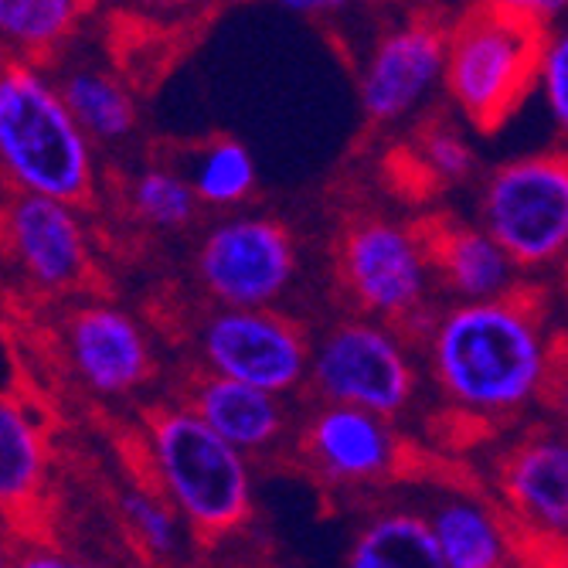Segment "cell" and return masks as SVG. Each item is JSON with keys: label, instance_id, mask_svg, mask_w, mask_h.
<instances>
[{"label": "cell", "instance_id": "cell-1", "mask_svg": "<svg viewBox=\"0 0 568 568\" xmlns=\"http://www.w3.org/2000/svg\"><path fill=\"white\" fill-rule=\"evenodd\" d=\"M565 337L548 327L531 286L449 303L423 341L429 378L467 419L507 423L548 402Z\"/></svg>", "mask_w": 568, "mask_h": 568}, {"label": "cell", "instance_id": "cell-2", "mask_svg": "<svg viewBox=\"0 0 568 568\" xmlns=\"http://www.w3.org/2000/svg\"><path fill=\"white\" fill-rule=\"evenodd\" d=\"M140 453L146 484L184 514L201 545L245 528L252 514V456L219 436L187 402L150 412Z\"/></svg>", "mask_w": 568, "mask_h": 568}, {"label": "cell", "instance_id": "cell-3", "mask_svg": "<svg viewBox=\"0 0 568 568\" xmlns=\"http://www.w3.org/2000/svg\"><path fill=\"white\" fill-rule=\"evenodd\" d=\"M0 164L11 191L85 204L95 191L92 136L38 62L11 59L0 75Z\"/></svg>", "mask_w": 568, "mask_h": 568}, {"label": "cell", "instance_id": "cell-4", "mask_svg": "<svg viewBox=\"0 0 568 568\" xmlns=\"http://www.w3.org/2000/svg\"><path fill=\"white\" fill-rule=\"evenodd\" d=\"M541 38V28L507 14L494 0L446 28L443 89L474 130L494 133L535 92Z\"/></svg>", "mask_w": 568, "mask_h": 568}, {"label": "cell", "instance_id": "cell-5", "mask_svg": "<svg viewBox=\"0 0 568 568\" xmlns=\"http://www.w3.org/2000/svg\"><path fill=\"white\" fill-rule=\"evenodd\" d=\"M337 276L357 314L398 324L412 344H423L436 317L429 296L436 270L426 229L382 215H365L337 242Z\"/></svg>", "mask_w": 568, "mask_h": 568}, {"label": "cell", "instance_id": "cell-6", "mask_svg": "<svg viewBox=\"0 0 568 568\" xmlns=\"http://www.w3.org/2000/svg\"><path fill=\"white\" fill-rule=\"evenodd\" d=\"M310 392L398 419L419 392L412 341L398 324L357 314L321 334L310 354Z\"/></svg>", "mask_w": 568, "mask_h": 568}, {"label": "cell", "instance_id": "cell-7", "mask_svg": "<svg viewBox=\"0 0 568 568\" xmlns=\"http://www.w3.org/2000/svg\"><path fill=\"white\" fill-rule=\"evenodd\" d=\"M477 219L525 273L561 266L568 260V146L494 168L477 197Z\"/></svg>", "mask_w": 568, "mask_h": 568}, {"label": "cell", "instance_id": "cell-8", "mask_svg": "<svg viewBox=\"0 0 568 568\" xmlns=\"http://www.w3.org/2000/svg\"><path fill=\"white\" fill-rule=\"evenodd\" d=\"M201 372L239 378L293 395L310 378V354L303 327L276 314L273 306H219L197 324Z\"/></svg>", "mask_w": 568, "mask_h": 568}, {"label": "cell", "instance_id": "cell-9", "mask_svg": "<svg viewBox=\"0 0 568 568\" xmlns=\"http://www.w3.org/2000/svg\"><path fill=\"white\" fill-rule=\"evenodd\" d=\"M194 270L219 306H273L296 280V245L276 219L232 215L204 232Z\"/></svg>", "mask_w": 568, "mask_h": 568}, {"label": "cell", "instance_id": "cell-10", "mask_svg": "<svg viewBox=\"0 0 568 568\" xmlns=\"http://www.w3.org/2000/svg\"><path fill=\"white\" fill-rule=\"evenodd\" d=\"M494 494L528 551L568 555V429L551 419L514 439L494 463Z\"/></svg>", "mask_w": 568, "mask_h": 568}, {"label": "cell", "instance_id": "cell-11", "mask_svg": "<svg viewBox=\"0 0 568 568\" xmlns=\"http://www.w3.org/2000/svg\"><path fill=\"white\" fill-rule=\"evenodd\" d=\"M82 204L11 191L4 209L8 255L18 276L38 296H62L85 283L92 270V245Z\"/></svg>", "mask_w": 568, "mask_h": 568}, {"label": "cell", "instance_id": "cell-12", "mask_svg": "<svg viewBox=\"0 0 568 568\" xmlns=\"http://www.w3.org/2000/svg\"><path fill=\"white\" fill-rule=\"evenodd\" d=\"M300 456L327 487H378L402 470V439L388 416L344 402H321L300 433Z\"/></svg>", "mask_w": 568, "mask_h": 568}, {"label": "cell", "instance_id": "cell-13", "mask_svg": "<svg viewBox=\"0 0 568 568\" xmlns=\"http://www.w3.org/2000/svg\"><path fill=\"white\" fill-rule=\"evenodd\" d=\"M446 75V28L416 18L385 31L361 65V110L378 126L408 120L443 85Z\"/></svg>", "mask_w": 568, "mask_h": 568}, {"label": "cell", "instance_id": "cell-14", "mask_svg": "<svg viewBox=\"0 0 568 568\" xmlns=\"http://www.w3.org/2000/svg\"><path fill=\"white\" fill-rule=\"evenodd\" d=\"M65 361L75 382L99 398H126L153 375V351L136 317L113 303H89L65 321Z\"/></svg>", "mask_w": 568, "mask_h": 568}, {"label": "cell", "instance_id": "cell-15", "mask_svg": "<svg viewBox=\"0 0 568 568\" xmlns=\"http://www.w3.org/2000/svg\"><path fill=\"white\" fill-rule=\"evenodd\" d=\"M443 568H504L525 561L521 531L497 497L449 490L426 510Z\"/></svg>", "mask_w": 568, "mask_h": 568}, {"label": "cell", "instance_id": "cell-16", "mask_svg": "<svg viewBox=\"0 0 568 568\" xmlns=\"http://www.w3.org/2000/svg\"><path fill=\"white\" fill-rule=\"evenodd\" d=\"M426 242L436 286L453 303L494 300L525 286V266L480 222H433L426 225Z\"/></svg>", "mask_w": 568, "mask_h": 568}, {"label": "cell", "instance_id": "cell-17", "mask_svg": "<svg viewBox=\"0 0 568 568\" xmlns=\"http://www.w3.org/2000/svg\"><path fill=\"white\" fill-rule=\"evenodd\" d=\"M283 398L286 395L212 372L194 375L184 392V402L197 416L245 456H270L283 443L290 423Z\"/></svg>", "mask_w": 568, "mask_h": 568}, {"label": "cell", "instance_id": "cell-18", "mask_svg": "<svg viewBox=\"0 0 568 568\" xmlns=\"http://www.w3.org/2000/svg\"><path fill=\"white\" fill-rule=\"evenodd\" d=\"M351 568H443L433 525L423 510L388 507L365 521L347 551Z\"/></svg>", "mask_w": 568, "mask_h": 568}, {"label": "cell", "instance_id": "cell-19", "mask_svg": "<svg viewBox=\"0 0 568 568\" xmlns=\"http://www.w3.org/2000/svg\"><path fill=\"white\" fill-rule=\"evenodd\" d=\"M48 470V446H44V429L28 412L24 402L4 398L0 405V500L4 510H24Z\"/></svg>", "mask_w": 568, "mask_h": 568}, {"label": "cell", "instance_id": "cell-20", "mask_svg": "<svg viewBox=\"0 0 568 568\" xmlns=\"http://www.w3.org/2000/svg\"><path fill=\"white\" fill-rule=\"evenodd\" d=\"M59 89L92 143H120L136 130V99L116 75L79 65L59 79Z\"/></svg>", "mask_w": 568, "mask_h": 568}, {"label": "cell", "instance_id": "cell-21", "mask_svg": "<svg viewBox=\"0 0 568 568\" xmlns=\"http://www.w3.org/2000/svg\"><path fill=\"white\" fill-rule=\"evenodd\" d=\"M89 0H0V34L11 59L44 62L69 41Z\"/></svg>", "mask_w": 568, "mask_h": 568}, {"label": "cell", "instance_id": "cell-22", "mask_svg": "<svg viewBox=\"0 0 568 568\" xmlns=\"http://www.w3.org/2000/svg\"><path fill=\"white\" fill-rule=\"evenodd\" d=\"M184 174L209 209H239L255 191V161L248 146L232 136L204 140L187 158Z\"/></svg>", "mask_w": 568, "mask_h": 568}, {"label": "cell", "instance_id": "cell-23", "mask_svg": "<svg viewBox=\"0 0 568 568\" xmlns=\"http://www.w3.org/2000/svg\"><path fill=\"white\" fill-rule=\"evenodd\" d=\"M120 521L130 535V541L153 561H168V558H181L187 555L184 548L194 538L191 525L184 521V514L153 487H130L120 494Z\"/></svg>", "mask_w": 568, "mask_h": 568}, {"label": "cell", "instance_id": "cell-24", "mask_svg": "<svg viewBox=\"0 0 568 568\" xmlns=\"http://www.w3.org/2000/svg\"><path fill=\"white\" fill-rule=\"evenodd\" d=\"M130 212L158 232H181L197 215V194L187 181V174H178L171 168H143L126 191Z\"/></svg>", "mask_w": 568, "mask_h": 568}, {"label": "cell", "instance_id": "cell-25", "mask_svg": "<svg viewBox=\"0 0 568 568\" xmlns=\"http://www.w3.org/2000/svg\"><path fill=\"white\" fill-rule=\"evenodd\" d=\"M535 92L545 102L551 126L568 143V24H555L541 38Z\"/></svg>", "mask_w": 568, "mask_h": 568}, {"label": "cell", "instance_id": "cell-26", "mask_svg": "<svg viewBox=\"0 0 568 568\" xmlns=\"http://www.w3.org/2000/svg\"><path fill=\"white\" fill-rule=\"evenodd\" d=\"M419 164L439 184H459L474 174V150L453 126H433L423 133Z\"/></svg>", "mask_w": 568, "mask_h": 568}, {"label": "cell", "instance_id": "cell-27", "mask_svg": "<svg viewBox=\"0 0 568 568\" xmlns=\"http://www.w3.org/2000/svg\"><path fill=\"white\" fill-rule=\"evenodd\" d=\"M494 4L541 31L555 28L568 14V0H494Z\"/></svg>", "mask_w": 568, "mask_h": 568}, {"label": "cell", "instance_id": "cell-28", "mask_svg": "<svg viewBox=\"0 0 568 568\" xmlns=\"http://www.w3.org/2000/svg\"><path fill=\"white\" fill-rule=\"evenodd\" d=\"M283 11L300 14V18H334L344 14L357 4H368V0H273Z\"/></svg>", "mask_w": 568, "mask_h": 568}, {"label": "cell", "instance_id": "cell-29", "mask_svg": "<svg viewBox=\"0 0 568 568\" xmlns=\"http://www.w3.org/2000/svg\"><path fill=\"white\" fill-rule=\"evenodd\" d=\"M551 416L558 426L568 429V341L561 344V357H558V368H555V378H551V392H548V402Z\"/></svg>", "mask_w": 568, "mask_h": 568}, {"label": "cell", "instance_id": "cell-30", "mask_svg": "<svg viewBox=\"0 0 568 568\" xmlns=\"http://www.w3.org/2000/svg\"><path fill=\"white\" fill-rule=\"evenodd\" d=\"M140 8H150V11H184L191 4H197V0H136Z\"/></svg>", "mask_w": 568, "mask_h": 568}, {"label": "cell", "instance_id": "cell-31", "mask_svg": "<svg viewBox=\"0 0 568 568\" xmlns=\"http://www.w3.org/2000/svg\"><path fill=\"white\" fill-rule=\"evenodd\" d=\"M561 283H565V296H568V260L561 263Z\"/></svg>", "mask_w": 568, "mask_h": 568}]
</instances>
